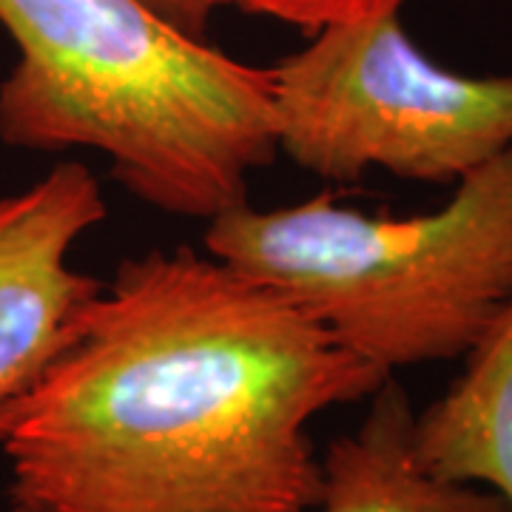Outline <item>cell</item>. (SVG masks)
<instances>
[{"instance_id": "6da1fadb", "label": "cell", "mask_w": 512, "mask_h": 512, "mask_svg": "<svg viewBox=\"0 0 512 512\" xmlns=\"http://www.w3.org/2000/svg\"><path fill=\"white\" fill-rule=\"evenodd\" d=\"M382 370L217 256L117 265L0 453L37 512H313L311 421Z\"/></svg>"}, {"instance_id": "7a4b0ae2", "label": "cell", "mask_w": 512, "mask_h": 512, "mask_svg": "<svg viewBox=\"0 0 512 512\" xmlns=\"http://www.w3.org/2000/svg\"><path fill=\"white\" fill-rule=\"evenodd\" d=\"M18 60L0 83V140L92 148L160 214L214 220L274 163L271 69L177 32L140 0H0Z\"/></svg>"}, {"instance_id": "3957f363", "label": "cell", "mask_w": 512, "mask_h": 512, "mask_svg": "<svg viewBox=\"0 0 512 512\" xmlns=\"http://www.w3.org/2000/svg\"><path fill=\"white\" fill-rule=\"evenodd\" d=\"M205 251L288 296L384 376L467 356L512 293V146L430 214L367 217L328 194L239 202L208 220Z\"/></svg>"}, {"instance_id": "277c9868", "label": "cell", "mask_w": 512, "mask_h": 512, "mask_svg": "<svg viewBox=\"0 0 512 512\" xmlns=\"http://www.w3.org/2000/svg\"><path fill=\"white\" fill-rule=\"evenodd\" d=\"M276 154L322 180L458 183L512 146V74L450 72L399 9L333 23L271 66Z\"/></svg>"}, {"instance_id": "5b68a950", "label": "cell", "mask_w": 512, "mask_h": 512, "mask_svg": "<svg viewBox=\"0 0 512 512\" xmlns=\"http://www.w3.org/2000/svg\"><path fill=\"white\" fill-rule=\"evenodd\" d=\"M109 202L83 163L0 197V447L20 404L72 345L103 282L69 265L74 242Z\"/></svg>"}, {"instance_id": "8992f818", "label": "cell", "mask_w": 512, "mask_h": 512, "mask_svg": "<svg viewBox=\"0 0 512 512\" xmlns=\"http://www.w3.org/2000/svg\"><path fill=\"white\" fill-rule=\"evenodd\" d=\"M413 421L407 390L387 376L365 421L325 450L313 512H512L493 490L427 473L413 450Z\"/></svg>"}, {"instance_id": "52a82bcc", "label": "cell", "mask_w": 512, "mask_h": 512, "mask_svg": "<svg viewBox=\"0 0 512 512\" xmlns=\"http://www.w3.org/2000/svg\"><path fill=\"white\" fill-rule=\"evenodd\" d=\"M464 359L447 393L416 413L413 450L427 473L493 490L512 510V293Z\"/></svg>"}, {"instance_id": "ba28073f", "label": "cell", "mask_w": 512, "mask_h": 512, "mask_svg": "<svg viewBox=\"0 0 512 512\" xmlns=\"http://www.w3.org/2000/svg\"><path fill=\"white\" fill-rule=\"evenodd\" d=\"M402 3L404 0H228V6H237L248 15L282 20L311 35L333 23L396 12L402 9Z\"/></svg>"}, {"instance_id": "9c48e42d", "label": "cell", "mask_w": 512, "mask_h": 512, "mask_svg": "<svg viewBox=\"0 0 512 512\" xmlns=\"http://www.w3.org/2000/svg\"><path fill=\"white\" fill-rule=\"evenodd\" d=\"M157 18H163L177 32L205 40L211 18L228 6V0H140Z\"/></svg>"}, {"instance_id": "30bf717a", "label": "cell", "mask_w": 512, "mask_h": 512, "mask_svg": "<svg viewBox=\"0 0 512 512\" xmlns=\"http://www.w3.org/2000/svg\"><path fill=\"white\" fill-rule=\"evenodd\" d=\"M9 512H37V510H32V507H26V504H18V501H12V507H9Z\"/></svg>"}]
</instances>
